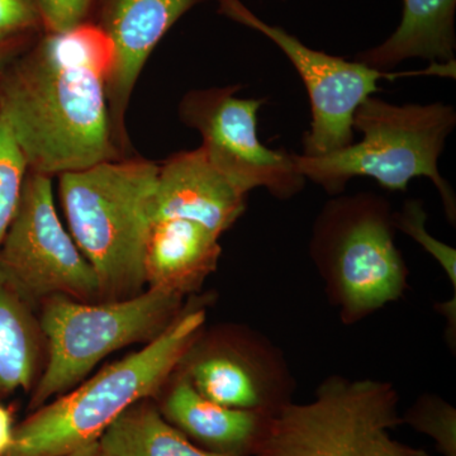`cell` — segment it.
Wrapping results in <instances>:
<instances>
[{
	"label": "cell",
	"mask_w": 456,
	"mask_h": 456,
	"mask_svg": "<svg viewBox=\"0 0 456 456\" xmlns=\"http://www.w3.org/2000/svg\"><path fill=\"white\" fill-rule=\"evenodd\" d=\"M112 47L94 22L42 32L0 75V106L31 173L62 175L126 158L106 93Z\"/></svg>",
	"instance_id": "6da1fadb"
},
{
	"label": "cell",
	"mask_w": 456,
	"mask_h": 456,
	"mask_svg": "<svg viewBox=\"0 0 456 456\" xmlns=\"http://www.w3.org/2000/svg\"><path fill=\"white\" fill-rule=\"evenodd\" d=\"M159 167L122 158L59 175L71 237L97 273L103 302L143 292Z\"/></svg>",
	"instance_id": "7a4b0ae2"
},
{
	"label": "cell",
	"mask_w": 456,
	"mask_h": 456,
	"mask_svg": "<svg viewBox=\"0 0 456 456\" xmlns=\"http://www.w3.org/2000/svg\"><path fill=\"white\" fill-rule=\"evenodd\" d=\"M204 303L187 305L143 349L114 362L82 387L42 406L14 428L5 456H60L99 440L132 404L158 395L204 329Z\"/></svg>",
	"instance_id": "3957f363"
},
{
	"label": "cell",
	"mask_w": 456,
	"mask_h": 456,
	"mask_svg": "<svg viewBox=\"0 0 456 456\" xmlns=\"http://www.w3.org/2000/svg\"><path fill=\"white\" fill-rule=\"evenodd\" d=\"M456 126L454 107L446 104H395L370 97L354 116L360 142L325 155L294 154L297 169L330 196L344 193L356 176L374 179L391 191H408L411 180L425 176L439 191L444 211L456 224V198L448 180L441 176L439 159Z\"/></svg>",
	"instance_id": "277c9868"
},
{
	"label": "cell",
	"mask_w": 456,
	"mask_h": 456,
	"mask_svg": "<svg viewBox=\"0 0 456 456\" xmlns=\"http://www.w3.org/2000/svg\"><path fill=\"white\" fill-rule=\"evenodd\" d=\"M395 232L391 203L371 191L338 194L318 213L310 257L344 325L362 322L406 293L410 270Z\"/></svg>",
	"instance_id": "5b68a950"
},
{
	"label": "cell",
	"mask_w": 456,
	"mask_h": 456,
	"mask_svg": "<svg viewBox=\"0 0 456 456\" xmlns=\"http://www.w3.org/2000/svg\"><path fill=\"white\" fill-rule=\"evenodd\" d=\"M393 383L329 375L307 403L270 417L253 456H431L393 439L402 426Z\"/></svg>",
	"instance_id": "8992f818"
},
{
	"label": "cell",
	"mask_w": 456,
	"mask_h": 456,
	"mask_svg": "<svg viewBox=\"0 0 456 456\" xmlns=\"http://www.w3.org/2000/svg\"><path fill=\"white\" fill-rule=\"evenodd\" d=\"M183 302L184 297L154 288L122 301L84 303L62 294L45 299L38 325L49 360L29 408L68 392L113 351L154 341L184 311Z\"/></svg>",
	"instance_id": "52a82bcc"
},
{
	"label": "cell",
	"mask_w": 456,
	"mask_h": 456,
	"mask_svg": "<svg viewBox=\"0 0 456 456\" xmlns=\"http://www.w3.org/2000/svg\"><path fill=\"white\" fill-rule=\"evenodd\" d=\"M218 12L240 25L265 36L283 51L302 77L311 102L310 130L303 136V155L318 156L354 142L353 121L362 102L379 92L382 79L437 75L455 77L456 61L430 64L425 70L397 73L380 71L358 61L329 55L305 46L283 27L273 26L253 13L241 0H217Z\"/></svg>",
	"instance_id": "ba28073f"
},
{
	"label": "cell",
	"mask_w": 456,
	"mask_h": 456,
	"mask_svg": "<svg viewBox=\"0 0 456 456\" xmlns=\"http://www.w3.org/2000/svg\"><path fill=\"white\" fill-rule=\"evenodd\" d=\"M51 179L27 174L16 215L0 244V283L23 302H44L56 294L103 302L97 273L57 215Z\"/></svg>",
	"instance_id": "9c48e42d"
},
{
	"label": "cell",
	"mask_w": 456,
	"mask_h": 456,
	"mask_svg": "<svg viewBox=\"0 0 456 456\" xmlns=\"http://www.w3.org/2000/svg\"><path fill=\"white\" fill-rule=\"evenodd\" d=\"M239 89L191 90L180 102V121L200 132L209 163L244 193L265 188L278 200H290L307 180L297 169L293 152L261 142L257 114L265 99L237 98Z\"/></svg>",
	"instance_id": "30bf717a"
},
{
	"label": "cell",
	"mask_w": 456,
	"mask_h": 456,
	"mask_svg": "<svg viewBox=\"0 0 456 456\" xmlns=\"http://www.w3.org/2000/svg\"><path fill=\"white\" fill-rule=\"evenodd\" d=\"M176 370L215 403L270 416L293 402L297 389L281 347L248 326H227L207 336L202 330Z\"/></svg>",
	"instance_id": "8fae6325"
},
{
	"label": "cell",
	"mask_w": 456,
	"mask_h": 456,
	"mask_svg": "<svg viewBox=\"0 0 456 456\" xmlns=\"http://www.w3.org/2000/svg\"><path fill=\"white\" fill-rule=\"evenodd\" d=\"M211 0H98L92 22L112 47L106 93L114 142L130 155L126 113L137 80L152 51L187 12Z\"/></svg>",
	"instance_id": "7c38bea8"
},
{
	"label": "cell",
	"mask_w": 456,
	"mask_h": 456,
	"mask_svg": "<svg viewBox=\"0 0 456 456\" xmlns=\"http://www.w3.org/2000/svg\"><path fill=\"white\" fill-rule=\"evenodd\" d=\"M159 167L152 222L182 218L222 236L244 215L248 194L216 169L200 147L171 155Z\"/></svg>",
	"instance_id": "4fadbf2b"
},
{
	"label": "cell",
	"mask_w": 456,
	"mask_h": 456,
	"mask_svg": "<svg viewBox=\"0 0 456 456\" xmlns=\"http://www.w3.org/2000/svg\"><path fill=\"white\" fill-rule=\"evenodd\" d=\"M169 380L170 387L158 407L170 425L208 452L228 456L255 454L272 416L215 403L178 370Z\"/></svg>",
	"instance_id": "5bb4252c"
},
{
	"label": "cell",
	"mask_w": 456,
	"mask_h": 456,
	"mask_svg": "<svg viewBox=\"0 0 456 456\" xmlns=\"http://www.w3.org/2000/svg\"><path fill=\"white\" fill-rule=\"evenodd\" d=\"M220 237L194 221L152 222L143 259L147 287L184 298L200 292L206 279L217 270Z\"/></svg>",
	"instance_id": "9a60e30c"
},
{
	"label": "cell",
	"mask_w": 456,
	"mask_h": 456,
	"mask_svg": "<svg viewBox=\"0 0 456 456\" xmlns=\"http://www.w3.org/2000/svg\"><path fill=\"white\" fill-rule=\"evenodd\" d=\"M455 13L456 0H403L401 23L391 37L356 60L380 71L417 57L430 64L455 61Z\"/></svg>",
	"instance_id": "2e32d148"
},
{
	"label": "cell",
	"mask_w": 456,
	"mask_h": 456,
	"mask_svg": "<svg viewBox=\"0 0 456 456\" xmlns=\"http://www.w3.org/2000/svg\"><path fill=\"white\" fill-rule=\"evenodd\" d=\"M99 443L112 456H228L191 443L164 419L149 398L132 404L117 417Z\"/></svg>",
	"instance_id": "e0dca14e"
},
{
	"label": "cell",
	"mask_w": 456,
	"mask_h": 456,
	"mask_svg": "<svg viewBox=\"0 0 456 456\" xmlns=\"http://www.w3.org/2000/svg\"><path fill=\"white\" fill-rule=\"evenodd\" d=\"M41 335L26 302L0 283V395L31 387L37 374Z\"/></svg>",
	"instance_id": "ac0fdd59"
},
{
	"label": "cell",
	"mask_w": 456,
	"mask_h": 456,
	"mask_svg": "<svg viewBox=\"0 0 456 456\" xmlns=\"http://www.w3.org/2000/svg\"><path fill=\"white\" fill-rule=\"evenodd\" d=\"M28 165L0 106V244L16 215Z\"/></svg>",
	"instance_id": "d6986e66"
},
{
	"label": "cell",
	"mask_w": 456,
	"mask_h": 456,
	"mask_svg": "<svg viewBox=\"0 0 456 456\" xmlns=\"http://www.w3.org/2000/svg\"><path fill=\"white\" fill-rule=\"evenodd\" d=\"M402 425L428 435L443 456H456V408L440 395L425 393L401 415Z\"/></svg>",
	"instance_id": "ffe728a7"
},
{
	"label": "cell",
	"mask_w": 456,
	"mask_h": 456,
	"mask_svg": "<svg viewBox=\"0 0 456 456\" xmlns=\"http://www.w3.org/2000/svg\"><path fill=\"white\" fill-rule=\"evenodd\" d=\"M428 213L424 203L419 200H408L401 211L395 212V230L406 235L422 246L428 254L440 264L452 287V296L456 297V251L452 246L435 239L426 230Z\"/></svg>",
	"instance_id": "44dd1931"
},
{
	"label": "cell",
	"mask_w": 456,
	"mask_h": 456,
	"mask_svg": "<svg viewBox=\"0 0 456 456\" xmlns=\"http://www.w3.org/2000/svg\"><path fill=\"white\" fill-rule=\"evenodd\" d=\"M44 32L64 33L92 20L98 0H33Z\"/></svg>",
	"instance_id": "7402d4cb"
},
{
	"label": "cell",
	"mask_w": 456,
	"mask_h": 456,
	"mask_svg": "<svg viewBox=\"0 0 456 456\" xmlns=\"http://www.w3.org/2000/svg\"><path fill=\"white\" fill-rule=\"evenodd\" d=\"M41 32L44 25L33 0H0V41Z\"/></svg>",
	"instance_id": "603a6c76"
},
{
	"label": "cell",
	"mask_w": 456,
	"mask_h": 456,
	"mask_svg": "<svg viewBox=\"0 0 456 456\" xmlns=\"http://www.w3.org/2000/svg\"><path fill=\"white\" fill-rule=\"evenodd\" d=\"M38 35L40 33H29V35L18 36V37L0 41V75L20 53H25L31 46Z\"/></svg>",
	"instance_id": "cb8c5ba5"
},
{
	"label": "cell",
	"mask_w": 456,
	"mask_h": 456,
	"mask_svg": "<svg viewBox=\"0 0 456 456\" xmlns=\"http://www.w3.org/2000/svg\"><path fill=\"white\" fill-rule=\"evenodd\" d=\"M14 428L7 408L0 406V456H5L13 443Z\"/></svg>",
	"instance_id": "d4e9b609"
},
{
	"label": "cell",
	"mask_w": 456,
	"mask_h": 456,
	"mask_svg": "<svg viewBox=\"0 0 456 456\" xmlns=\"http://www.w3.org/2000/svg\"><path fill=\"white\" fill-rule=\"evenodd\" d=\"M60 456H112L106 449L102 446L99 440L93 441V443L86 444V445L80 446V448L73 450V452H66L64 455Z\"/></svg>",
	"instance_id": "484cf974"
},
{
	"label": "cell",
	"mask_w": 456,
	"mask_h": 456,
	"mask_svg": "<svg viewBox=\"0 0 456 456\" xmlns=\"http://www.w3.org/2000/svg\"><path fill=\"white\" fill-rule=\"evenodd\" d=\"M283 2H284V0H283Z\"/></svg>",
	"instance_id": "4316f807"
}]
</instances>
